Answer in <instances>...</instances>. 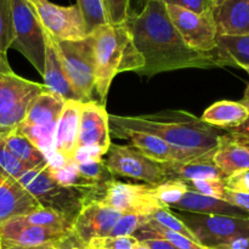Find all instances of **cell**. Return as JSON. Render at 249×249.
I'll return each mask as SVG.
<instances>
[{
	"mask_svg": "<svg viewBox=\"0 0 249 249\" xmlns=\"http://www.w3.org/2000/svg\"><path fill=\"white\" fill-rule=\"evenodd\" d=\"M124 24L143 58V67L138 74L153 77L185 68L216 67L214 51L199 53L182 40L163 0L147 1L139 14L129 15Z\"/></svg>",
	"mask_w": 249,
	"mask_h": 249,
	"instance_id": "1",
	"label": "cell"
},
{
	"mask_svg": "<svg viewBox=\"0 0 249 249\" xmlns=\"http://www.w3.org/2000/svg\"><path fill=\"white\" fill-rule=\"evenodd\" d=\"M109 125L152 134L173 147L199 157L215 152L223 135L220 129L186 111H163L141 116L109 114Z\"/></svg>",
	"mask_w": 249,
	"mask_h": 249,
	"instance_id": "2",
	"label": "cell"
},
{
	"mask_svg": "<svg viewBox=\"0 0 249 249\" xmlns=\"http://www.w3.org/2000/svg\"><path fill=\"white\" fill-rule=\"evenodd\" d=\"M90 34L94 39L95 90L101 104H105L114 77L128 71L139 73L143 67V58L134 45L125 24L107 23Z\"/></svg>",
	"mask_w": 249,
	"mask_h": 249,
	"instance_id": "3",
	"label": "cell"
},
{
	"mask_svg": "<svg viewBox=\"0 0 249 249\" xmlns=\"http://www.w3.org/2000/svg\"><path fill=\"white\" fill-rule=\"evenodd\" d=\"M48 164L27 170L18 178L19 184L39 202L41 207L53 209L74 223L83 207L88 202L95 199L87 192L57 184L49 174Z\"/></svg>",
	"mask_w": 249,
	"mask_h": 249,
	"instance_id": "4",
	"label": "cell"
},
{
	"mask_svg": "<svg viewBox=\"0 0 249 249\" xmlns=\"http://www.w3.org/2000/svg\"><path fill=\"white\" fill-rule=\"evenodd\" d=\"M11 48L22 53L43 77L48 33L29 0H11Z\"/></svg>",
	"mask_w": 249,
	"mask_h": 249,
	"instance_id": "5",
	"label": "cell"
},
{
	"mask_svg": "<svg viewBox=\"0 0 249 249\" xmlns=\"http://www.w3.org/2000/svg\"><path fill=\"white\" fill-rule=\"evenodd\" d=\"M44 91V84L12 73L0 74V140L18 130L34 100Z\"/></svg>",
	"mask_w": 249,
	"mask_h": 249,
	"instance_id": "6",
	"label": "cell"
},
{
	"mask_svg": "<svg viewBox=\"0 0 249 249\" xmlns=\"http://www.w3.org/2000/svg\"><path fill=\"white\" fill-rule=\"evenodd\" d=\"M178 218L186 224L199 245L208 249L223 248L236 241L249 238V218L204 215L189 212H180Z\"/></svg>",
	"mask_w": 249,
	"mask_h": 249,
	"instance_id": "7",
	"label": "cell"
},
{
	"mask_svg": "<svg viewBox=\"0 0 249 249\" xmlns=\"http://www.w3.org/2000/svg\"><path fill=\"white\" fill-rule=\"evenodd\" d=\"M62 67L83 102L92 101L95 89V53L91 34L82 40L56 41Z\"/></svg>",
	"mask_w": 249,
	"mask_h": 249,
	"instance_id": "8",
	"label": "cell"
},
{
	"mask_svg": "<svg viewBox=\"0 0 249 249\" xmlns=\"http://www.w3.org/2000/svg\"><path fill=\"white\" fill-rule=\"evenodd\" d=\"M104 162L112 177H123L140 180L150 186H156L170 179L163 163L155 162L133 146L111 143Z\"/></svg>",
	"mask_w": 249,
	"mask_h": 249,
	"instance_id": "9",
	"label": "cell"
},
{
	"mask_svg": "<svg viewBox=\"0 0 249 249\" xmlns=\"http://www.w3.org/2000/svg\"><path fill=\"white\" fill-rule=\"evenodd\" d=\"M32 5L46 33L56 41H77L87 38L84 18L77 4L60 6L49 0H34Z\"/></svg>",
	"mask_w": 249,
	"mask_h": 249,
	"instance_id": "10",
	"label": "cell"
},
{
	"mask_svg": "<svg viewBox=\"0 0 249 249\" xmlns=\"http://www.w3.org/2000/svg\"><path fill=\"white\" fill-rule=\"evenodd\" d=\"M168 14L182 40L199 53H212L216 49V27L213 11L202 14L182 7L167 5Z\"/></svg>",
	"mask_w": 249,
	"mask_h": 249,
	"instance_id": "11",
	"label": "cell"
},
{
	"mask_svg": "<svg viewBox=\"0 0 249 249\" xmlns=\"http://www.w3.org/2000/svg\"><path fill=\"white\" fill-rule=\"evenodd\" d=\"M100 201L122 213L141 212L151 216L158 207H163L155 197L150 185L126 184L114 179L107 182Z\"/></svg>",
	"mask_w": 249,
	"mask_h": 249,
	"instance_id": "12",
	"label": "cell"
},
{
	"mask_svg": "<svg viewBox=\"0 0 249 249\" xmlns=\"http://www.w3.org/2000/svg\"><path fill=\"white\" fill-rule=\"evenodd\" d=\"M109 130L113 136L126 140L134 148L140 151L143 156L158 163H185L198 158L199 156L194 155L187 151L173 147L165 141L152 134L143 131L131 130L122 126L109 125ZM202 157V156H201Z\"/></svg>",
	"mask_w": 249,
	"mask_h": 249,
	"instance_id": "13",
	"label": "cell"
},
{
	"mask_svg": "<svg viewBox=\"0 0 249 249\" xmlns=\"http://www.w3.org/2000/svg\"><path fill=\"white\" fill-rule=\"evenodd\" d=\"M122 212L111 208L101 201H90L79 212L73 223V232L84 243L95 238L108 237Z\"/></svg>",
	"mask_w": 249,
	"mask_h": 249,
	"instance_id": "14",
	"label": "cell"
},
{
	"mask_svg": "<svg viewBox=\"0 0 249 249\" xmlns=\"http://www.w3.org/2000/svg\"><path fill=\"white\" fill-rule=\"evenodd\" d=\"M111 143L109 114L105 105L94 100L84 102L80 111L77 148L96 146L107 153Z\"/></svg>",
	"mask_w": 249,
	"mask_h": 249,
	"instance_id": "15",
	"label": "cell"
},
{
	"mask_svg": "<svg viewBox=\"0 0 249 249\" xmlns=\"http://www.w3.org/2000/svg\"><path fill=\"white\" fill-rule=\"evenodd\" d=\"M39 202L19 181L0 170V225L40 209Z\"/></svg>",
	"mask_w": 249,
	"mask_h": 249,
	"instance_id": "16",
	"label": "cell"
},
{
	"mask_svg": "<svg viewBox=\"0 0 249 249\" xmlns=\"http://www.w3.org/2000/svg\"><path fill=\"white\" fill-rule=\"evenodd\" d=\"M68 232L33 225L22 216L10 219L0 225L1 242L19 247H38V246L55 243Z\"/></svg>",
	"mask_w": 249,
	"mask_h": 249,
	"instance_id": "17",
	"label": "cell"
},
{
	"mask_svg": "<svg viewBox=\"0 0 249 249\" xmlns=\"http://www.w3.org/2000/svg\"><path fill=\"white\" fill-rule=\"evenodd\" d=\"M83 104L84 102L74 101V100L66 101L56 124L53 148L67 162L73 160L77 150L80 111Z\"/></svg>",
	"mask_w": 249,
	"mask_h": 249,
	"instance_id": "18",
	"label": "cell"
},
{
	"mask_svg": "<svg viewBox=\"0 0 249 249\" xmlns=\"http://www.w3.org/2000/svg\"><path fill=\"white\" fill-rule=\"evenodd\" d=\"M213 18L216 36H248L249 0H225L213 9Z\"/></svg>",
	"mask_w": 249,
	"mask_h": 249,
	"instance_id": "19",
	"label": "cell"
},
{
	"mask_svg": "<svg viewBox=\"0 0 249 249\" xmlns=\"http://www.w3.org/2000/svg\"><path fill=\"white\" fill-rule=\"evenodd\" d=\"M44 87L46 90L53 94L57 95L65 101L74 100V101H82L78 92L73 89L72 84L66 75L65 70L62 67L60 53H58L57 44L48 34V41H46V57H45V72L43 74Z\"/></svg>",
	"mask_w": 249,
	"mask_h": 249,
	"instance_id": "20",
	"label": "cell"
},
{
	"mask_svg": "<svg viewBox=\"0 0 249 249\" xmlns=\"http://www.w3.org/2000/svg\"><path fill=\"white\" fill-rule=\"evenodd\" d=\"M213 162L225 178L249 172V143L223 134L213 155Z\"/></svg>",
	"mask_w": 249,
	"mask_h": 249,
	"instance_id": "21",
	"label": "cell"
},
{
	"mask_svg": "<svg viewBox=\"0 0 249 249\" xmlns=\"http://www.w3.org/2000/svg\"><path fill=\"white\" fill-rule=\"evenodd\" d=\"M180 212H189V213L204 214V215H226L235 216V218H249V213L228 203L223 199L213 198V197L204 196L197 192L187 191L178 203L172 207Z\"/></svg>",
	"mask_w": 249,
	"mask_h": 249,
	"instance_id": "22",
	"label": "cell"
},
{
	"mask_svg": "<svg viewBox=\"0 0 249 249\" xmlns=\"http://www.w3.org/2000/svg\"><path fill=\"white\" fill-rule=\"evenodd\" d=\"M214 153L195 158L185 163H163L168 177L184 181L204 179H225L223 173L213 162Z\"/></svg>",
	"mask_w": 249,
	"mask_h": 249,
	"instance_id": "23",
	"label": "cell"
},
{
	"mask_svg": "<svg viewBox=\"0 0 249 249\" xmlns=\"http://www.w3.org/2000/svg\"><path fill=\"white\" fill-rule=\"evenodd\" d=\"M65 100L50 91H44L29 107L23 126H55L65 106ZM19 125V126H21Z\"/></svg>",
	"mask_w": 249,
	"mask_h": 249,
	"instance_id": "24",
	"label": "cell"
},
{
	"mask_svg": "<svg viewBox=\"0 0 249 249\" xmlns=\"http://www.w3.org/2000/svg\"><path fill=\"white\" fill-rule=\"evenodd\" d=\"M249 117V112L240 101H218L209 106L202 114L204 123L218 128L220 130H231L245 123Z\"/></svg>",
	"mask_w": 249,
	"mask_h": 249,
	"instance_id": "25",
	"label": "cell"
},
{
	"mask_svg": "<svg viewBox=\"0 0 249 249\" xmlns=\"http://www.w3.org/2000/svg\"><path fill=\"white\" fill-rule=\"evenodd\" d=\"M216 67H249V34L241 36H216Z\"/></svg>",
	"mask_w": 249,
	"mask_h": 249,
	"instance_id": "26",
	"label": "cell"
},
{
	"mask_svg": "<svg viewBox=\"0 0 249 249\" xmlns=\"http://www.w3.org/2000/svg\"><path fill=\"white\" fill-rule=\"evenodd\" d=\"M1 141L4 142L5 147L28 169H36V168L43 167L49 163L44 153L40 150H38L18 130L10 134Z\"/></svg>",
	"mask_w": 249,
	"mask_h": 249,
	"instance_id": "27",
	"label": "cell"
},
{
	"mask_svg": "<svg viewBox=\"0 0 249 249\" xmlns=\"http://www.w3.org/2000/svg\"><path fill=\"white\" fill-rule=\"evenodd\" d=\"M133 236L138 241L148 240V238H160V240L172 243L178 249H208L199 243L189 240L180 233L174 232V231L160 225L153 220H151L146 225L141 226Z\"/></svg>",
	"mask_w": 249,
	"mask_h": 249,
	"instance_id": "28",
	"label": "cell"
},
{
	"mask_svg": "<svg viewBox=\"0 0 249 249\" xmlns=\"http://www.w3.org/2000/svg\"><path fill=\"white\" fill-rule=\"evenodd\" d=\"M12 43L11 0H0V74L12 73L7 61V50Z\"/></svg>",
	"mask_w": 249,
	"mask_h": 249,
	"instance_id": "29",
	"label": "cell"
},
{
	"mask_svg": "<svg viewBox=\"0 0 249 249\" xmlns=\"http://www.w3.org/2000/svg\"><path fill=\"white\" fill-rule=\"evenodd\" d=\"M26 221L33 224V225L43 226L46 229H53V230L62 231V232H71L73 231V223L70 219L66 218L63 214L53 211L50 208H44L41 207L38 211L28 214L26 216H22Z\"/></svg>",
	"mask_w": 249,
	"mask_h": 249,
	"instance_id": "30",
	"label": "cell"
},
{
	"mask_svg": "<svg viewBox=\"0 0 249 249\" xmlns=\"http://www.w3.org/2000/svg\"><path fill=\"white\" fill-rule=\"evenodd\" d=\"M152 189L157 201L167 208H172L189 191L186 181L181 179H174V178L152 186Z\"/></svg>",
	"mask_w": 249,
	"mask_h": 249,
	"instance_id": "31",
	"label": "cell"
},
{
	"mask_svg": "<svg viewBox=\"0 0 249 249\" xmlns=\"http://www.w3.org/2000/svg\"><path fill=\"white\" fill-rule=\"evenodd\" d=\"M84 18L87 33L90 34L99 27L108 23L102 0H77Z\"/></svg>",
	"mask_w": 249,
	"mask_h": 249,
	"instance_id": "32",
	"label": "cell"
},
{
	"mask_svg": "<svg viewBox=\"0 0 249 249\" xmlns=\"http://www.w3.org/2000/svg\"><path fill=\"white\" fill-rule=\"evenodd\" d=\"M152 220V216L141 212H125L114 225L111 232V237H124L133 236L141 226L146 225Z\"/></svg>",
	"mask_w": 249,
	"mask_h": 249,
	"instance_id": "33",
	"label": "cell"
},
{
	"mask_svg": "<svg viewBox=\"0 0 249 249\" xmlns=\"http://www.w3.org/2000/svg\"><path fill=\"white\" fill-rule=\"evenodd\" d=\"M152 220L156 221L160 225L164 226V228L169 229V230L174 231V232L180 233V235L185 236L189 240L194 241V242L198 243L197 238L195 237V235L192 233V231L187 228L186 224L181 220V219L178 218L177 215L172 213L170 208L167 207H158L152 214Z\"/></svg>",
	"mask_w": 249,
	"mask_h": 249,
	"instance_id": "34",
	"label": "cell"
},
{
	"mask_svg": "<svg viewBox=\"0 0 249 249\" xmlns=\"http://www.w3.org/2000/svg\"><path fill=\"white\" fill-rule=\"evenodd\" d=\"M78 172L82 175L84 179L88 181L94 182V184L99 185V186H106L107 182L113 180L114 178L109 174L107 170L106 165H105L104 160H96V162H88V163H75Z\"/></svg>",
	"mask_w": 249,
	"mask_h": 249,
	"instance_id": "35",
	"label": "cell"
},
{
	"mask_svg": "<svg viewBox=\"0 0 249 249\" xmlns=\"http://www.w3.org/2000/svg\"><path fill=\"white\" fill-rule=\"evenodd\" d=\"M186 185L189 191L197 192V194L218 199H223L226 191L225 180L224 179L192 180V181H186Z\"/></svg>",
	"mask_w": 249,
	"mask_h": 249,
	"instance_id": "36",
	"label": "cell"
},
{
	"mask_svg": "<svg viewBox=\"0 0 249 249\" xmlns=\"http://www.w3.org/2000/svg\"><path fill=\"white\" fill-rule=\"evenodd\" d=\"M131 0H102L107 21L112 26H121L125 23L130 12Z\"/></svg>",
	"mask_w": 249,
	"mask_h": 249,
	"instance_id": "37",
	"label": "cell"
},
{
	"mask_svg": "<svg viewBox=\"0 0 249 249\" xmlns=\"http://www.w3.org/2000/svg\"><path fill=\"white\" fill-rule=\"evenodd\" d=\"M0 170L4 172L5 174L10 175V177L15 178L18 180L21 175L28 170V168L24 164H22L6 147H5L4 142L0 140Z\"/></svg>",
	"mask_w": 249,
	"mask_h": 249,
	"instance_id": "38",
	"label": "cell"
},
{
	"mask_svg": "<svg viewBox=\"0 0 249 249\" xmlns=\"http://www.w3.org/2000/svg\"><path fill=\"white\" fill-rule=\"evenodd\" d=\"M134 236H124V237H102L95 238L88 243L89 249H133L136 243Z\"/></svg>",
	"mask_w": 249,
	"mask_h": 249,
	"instance_id": "39",
	"label": "cell"
},
{
	"mask_svg": "<svg viewBox=\"0 0 249 249\" xmlns=\"http://www.w3.org/2000/svg\"><path fill=\"white\" fill-rule=\"evenodd\" d=\"M106 151L96 146H87V147H79L75 150L73 162L75 163H88L96 162V160H104Z\"/></svg>",
	"mask_w": 249,
	"mask_h": 249,
	"instance_id": "40",
	"label": "cell"
},
{
	"mask_svg": "<svg viewBox=\"0 0 249 249\" xmlns=\"http://www.w3.org/2000/svg\"><path fill=\"white\" fill-rule=\"evenodd\" d=\"M167 5L182 7L190 11L202 14L206 11H213L211 0H163Z\"/></svg>",
	"mask_w": 249,
	"mask_h": 249,
	"instance_id": "41",
	"label": "cell"
},
{
	"mask_svg": "<svg viewBox=\"0 0 249 249\" xmlns=\"http://www.w3.org/2000/svg\"><path fill=\"white\" fill-rule=\"evenodd\" d=\"M225 186L228 190L242 194H249V172L238 173L225 178Z\"/></svg>",
	"mask_w": 249,
	"mask_h": 249,
	"instance_id": "42",
	"label": "cell"
},
{
	"mask_svg": "<svg viewBox=\"0 0 249 249\" xmlns=\"http://www.w3.org/2000/svg\"><path fill=\"white\" fill-rule=\"evenodd\" d=\"M53 249H88V245L71 231L53 243Z\"/></svg>",
	"mask_w": 249,
	"mask_h": 249,
	"instance_id": "43",
	"label": "cell"
},
{
	"mask_svg": "<svg viewBox=\"0 0 249 249\" xmlns=\"http://www.w3.org/2000/svg\"><path fill=\"white\" fill-rule=\"evenodd\" d=\"M223 201L233 204L236 207H240L241 209L249 213V194H242V192L231 191V190L226 189Z\"/></svg>",
	"mask_w": 249,
	"mask_h": 249,
	"instance_id": "44",
	"label": "cell"
},
{
	"mask_svg": "<svg viewBox=\"0 0 249 249\" xmlns=\"http://www.w3.org/2000/svg\"><path fill=\"white\" fill-rule=\"evenodd\" d=\"M226 133L232 136V138H235L236 140L249 143V117L245 123L241 124L237 128L228 130Z\"/></svg>",
	"mask_w": 249,
	"mask_h": 249,
	"instance_id": "45",
	"label": "cell"
},
{
	"mask_svg": "<svg viewBox=\"0 0 249 249\" xmlns=\"http://www.w3.org/2000/svg\"><path fill=\"white\" fill-rule=\"evenodd\" d=\"M142 242L150 249H178L172 243L160 240V238H148V240H143Z\"/></svg>",
	"mask_w": 249,
	"mask_h": 249,
	"instance_id": "46",
	"label": "cell"
},
{
	"mask_svg": "<svg viewBox=\"0 0 249 249\" xmlns=\"http://www.w3.org/2000/svg\"><path fill=\"white\" fill-rule=\"evenodd\" d=\"M1 249H53V243H48V245L38 246V247H19V246L1 242Z\"/></svg>",
	"mask_w": 249,
	"mask_h": 249,
	"instance_id": "47",
	"label": "cell"
},
{
	"mask_svg": "<svg viewBox=\"0 0 249 249\" xmlns=\"http://www.w3.org/2000/svg\"><path fill=\"white\" fill-rule=\"evenodd\" d=\"M243 70L246 71V72L248 73L249 74V67H246V68H243ZM241 104L243 105V106L246 107V108H247V111L249 112V85L247 87V89H246V91H245V95H243V97H242V100H241Z\"/></svg>",
	"mask_w": 249,
	"mask_h": 249,
	"instance_id": "48",
	"label": "cell"
},
{
	"mask_svg": "<svg viewBox=\"0 0 249 249\" xmlns=\"http://www.w3.org/2000/svg\"><path fill=\"white\" fill-rule=\"evenodd\" d=\"M133 249H150V248H148L147 246L142 242V241H136V243L134 245Z\"/></svg>",
	"mask_w": 249,
	"mask_h": 249,
	"instance_id": "49",
	"label": "cell"
},
{
	"mask_svg": "<svg viewBox=\"0 0 249 249\" xmlns=\"http://www.w3.org/2000/svg\"><path fill=\"white\" fill-rule=\"evenodd\" d=\"M224 1H225V0H211L212 7H213V9H215V7H218L219 5L223 4Z\"/></svg>",
	"mask_w": 249,
	"mask_h": 249,
	"instance_id": "50",
	"label": "cell"
},
{
	"mask_svg": "<svg viewBox=\"0 0 249 249\" xmlns=\"http://www.w3.org/2000/svg\"><path fill=\"white\" fill-rule=\"evenodd\" d=\"M140 1L142 2V6H143V5H145L147 1H150V0H140Z\"/></svg>",
	"mask_w": 249,
	"mask_h": 249,
	"instance_id": "51",
	"label": "cell"
},
{
	"mask_svg": "<svg viewBox=\"0 0 249 249\" xmlns=\"http://www.w3.org/2000/svg\"><path fill=\"white\" fill-rule=\"evenodd\" d=\"M0 249H1V238H0Z\"/></svg>",
	"mask_w": 249,
	"mask_h": 249,
	"instance_id": "52",
	"label": "cell"
},
{
	"mask_svg": "<svg viewBox=\"0 0 249 249\" xmlns=\"http://www.w3.org/2000/svg\"><path fill=\"white\" fill-rule=\"evenodd\" d=\"M29 1H31V2H32V1H34V0H29Z\"/></svg>",
	"mask_w": 249,
	"mask_h": 249,
	"instance_id": "53",
	"label": "cell"
},
{
	"mask_svg": "<svg viewBox=\"0 0 249 249\" xmlns=\"http://www.w3.org/2000/svg\"><path fill=\"white\" fill-rule=\"evenodd\" d=\"M247 249H249V246H248V247H247Z\"/></svg>",
	"mask_w": 249,
	"mask_h": 249,
	"instance_id": "54",
	"label": "cell"
},
{
	"mask_svg": "<svg viewBox=\"0 0 249 249\" xmlns=\"http://www.w3.org/2000/svg\"><path fill=\"white\" fill-rule=\"evenodd\" d=\"M88 249H89V248H88Z\"/></svg>",
	"mask_w": 249,
	"mask_h": 249,
	"instance_id": "55",
	"label": "cell"
}]
</instances>
